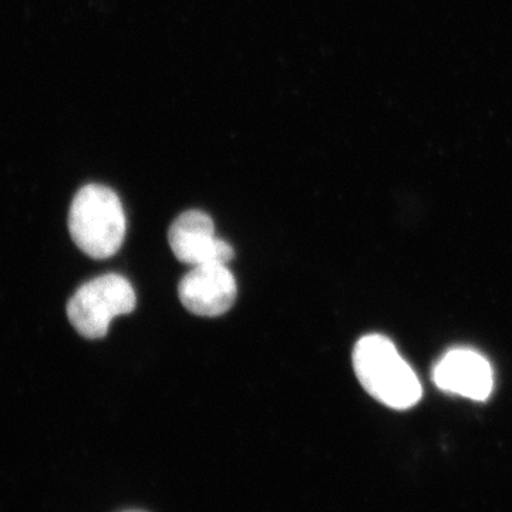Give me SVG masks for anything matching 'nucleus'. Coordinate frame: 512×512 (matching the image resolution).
<instances>
[{
    "label": "nucleus",
    "mask_w": 512,
    "mask_h": 512,
    "mask_svg": "<svg viewBox=\"0 0 512 512\" xmlns=\"http://www.w3.org/2000/svg\"><path fill=\"white\" fill-rule=\"evenodd\" d=\"M353 369L363 389L390 409H412L423 396L419 377L386 336L357 340Z\"/></svg>",
    "instance_id": "1"
},
{
    "label": "nucleus",
    "mask_w": 512,
    "mask_h": 512,
    "mask_svg": "<svg viewBox=\"0 0 512 512\" xmlns=\"http://www.w3.org/2000/svg\"><path fill=\"white\" fill-rule=\"evenodd\" d=\"M73 241L94 259L116 255L126 238V212L110 188L90 184L77 192L69 214Z\"/></svg>",
    "instance_id": "2"
},
{
    "label": "nucleus",
    "mask_w": 512,
    "mask_h": 512,
    "mask_svg": "<svg viewBox=\"0 0 512 512\" xmlns=\"http://www.w3.org/2000/svg\"><path fill=\"white\" fill-rule=\"evenodd\" d=\"M134 308L133 286L123 276L109 274L80 286L67 303V316L83 338L100 339L109 332L111 320Z\"/></svg>",
    "instance_id": "3"
},
{
    "label": "nucleus",
    "mask_w": 512,
    "mask_h": 512,
    "mask_svg": "<svg viewBox=\"0 0 512 512\" xmlns=\"http://www.w3.org/2000/svg\"><path fill=\"white\" fill-rule=\"evenodd\" d=\"M168 242L175 258L191 266L227 265L234 258V249L215 234L210 215L187 211L171 225Z\"/></svg>",
    "instance_id": "4"
},
{
    "label": "nucleus",
    "mask_w": 512,
    "mask_h": 512,
    "mask_svg": "<svg viewBox=\"0 0 512 512\" xmlns=\"http://www.w3.org/2000/svg\"><path fill=\"white\" fill-rule=\"evenodd\" d=\"M237 281L227 265L192 266L178 286L185 308L205 318L224 315L237 299Z\"/></svg>",
    "instance_id": "5"
},
{
    "label": "nucleus",
    "mask_w": 512,
    "mask_h": 512,
    "mask_svg": "<svg viewBox=\"0 0 512 512\" xmlns=\"http://www.w3.org/2000/svg\"><path fill=\"white\" fill-rule=\"evenodd\" d=\"M433 380L443 392L485 402L493 393L490 362L470 349H451L434 366Z\"/></svg>",
    "instance_id": "6"
},
{
    "label": "nucleus",
    "mask_w": 512,
    "mask_h": 512,
    "mask_svg": "<svg viewBox=\"0 0 512 512\" xmlns=\"http://www.w3.org/2000/svg\"><path fill=\"white\" fill-rule=\"evenodd\" d=\"M126 512H143V511H126Z\"/></svg>",
    "instance_id": "7"
}]
</instances>
